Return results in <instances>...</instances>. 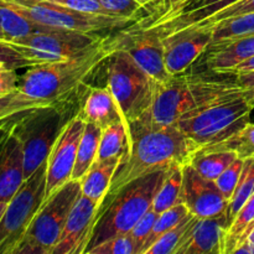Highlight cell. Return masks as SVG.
Listing matches in <instances>:
<instances>
[{
	"label": "cell",
	"mask_w": 254,
	"mask_h": 254,
	"mask_svg": "<svg viewBox=\"0 0 254 254\" xmlns=\"http://www.w3.org/2000/svg\"><path fill=\"white\" fill-rule=\"evenodd\" d=\"M129 139L102 205L122 188L154 171L191 163L200 150L178 126H155L140 118L129 123ZM101 205V206H102Z\"/></svg>",
	"instance_id": "6da1fadb"
},
{
	"label": "cell",
	"mask_w": 254,
	"mask_h": 254,
	"mask_svg": "<svg viewBox=\"0 0 254 254\" xmlns=\"http://www.w3.org/2000/svg\"><path fill=\"white\" fill-rule=\"evenodd\" d=\"M121 35L101 36L83 51L62 61L29 67L17 89L41 104H51L76 96L79 87L119 49Z\"/></svg>",
	"instance_id": "7a4b0ae2"
},
{
	"label": "cell",
	"mask_w": 254,
	"mask_h": 254,
	"mask_svg": "<svg viewBox=\"0 0 254 254\" xmlns=\"http://www.w3.org/2000/svg\"><path fill=\"white\" fill-rule=\"evenodd\" d=\"M240 88L235 73L188 69L158 83L153 104L141 118L155 126H175L186 114Z\"/></svg>",
	"instance_id": "3957f363"
},
{
	"label": "cell",
	"mask_w": 254,
	"mask_h": 254,
	"mask_svg": "<svg viewBox=\"0 0 254 254\" xmlns=\"http://www.w3.org/2000/svg\"><path fill=\"white\" fill-rule=\"evenodd\" d=\"M254 109V89L240 88L179 119L178 128L200 149L217 145L237 133Z\"/></svg>",
	"instance_id": "277c9868"
},
{
	"label": "cell",
	"mask_w": 254,
	"mask_h": 254,
	"mask_svg": "<svg viewBox=\"0 0 254 254\" xmlns=\"http://www.w3.org/2000/svg\"><path fill=\"white\" fill-rule=\"evenodd\" d=\"M168 170L154 171L131 181L108 202L99 206L84 254L114 236L130 232L139 218L151 207Z\"/></svg>",
	"instance_id": "5b68a950"
},
{
	"label": "cell",
	"mask_w": 254,
	"mask_h": 254,
	"mask_svg": "<svg viewBox=\"0 0 254 254\" xmlns=\"http://www.w3.org/2000/svg\"><path fill=\"white\" fill-rule=\"evenodd\" d=\"M78 112V103L73 97H69L56 103L36 107L12 118V128L24 151L25 179L47 160L61 131Z\"/></svg>",
	"instance_id": "8992f818"
},
{
	"label": "cell",
	"mask_w": 254,
	"mask_h": 254,
	"mask_svg": "<svg viewBox=\"0 0 254 254\" xmlns=\"http://www.w3.org/2000/svg\"><path fill=\"white\" fill-rule=\"evenodd\" d=\"M158 82L119 47L107 60V87L128 123L145 116L153 104Z\"/></svg>",
	"instance_id": "52a82bcc"
},
{
	"label": "cell",
	"mask_w": 254,
	"mask_h": 254,
	"mask_svg": "<svg viewBox=\"0 0 254 254\" xmlns=\"http://www.w3.org/2000/svg\"><path fill=\"white\" fill-rule=\"evenodd\" d=\"M79 195L81 181L69 180L45 198L15 254H52Z\"/></svg>",
	"instance_id": "ba28073f"
},
{
	"label": "cell",
	"mask_w": 254,
	"mask_h": 254,
	"mask_svg": "<svg viewBox=\"0 0 254 254\" xmlns=\"http://www.w3.org/2000/svg\"><path fill=\"white\" fill-rule=\"evenodd\" d=\"M46 197V161L7 202L0 220V254H15Z\"/></svg>",
	"instance_id": "9c48e42d"
},
{
	"label": "cell",
	"mask_w": 254,
	"mask_h": 254,
	"mask_svg": "<svg viewBox=\"0 0 254 254\" xmlns=\"http://www.w3.org/2000/svg\"><path fill=\"white\" fill-rule=\"evenodd\" d=\"M11 9L19 12L25 19L39 26L50 29L71 30V31L98 34L121 27H128L135 20L122 16L87 14L68 7L60 6L52 2H21L15 0H4Z\"/></svg>",
	"instance_id": "30bf717a"
},
{
	"label": "cell",
	"mask_w": 254,
	"mask_h": 254,
	"mask_svg": "<svg viewBox=\"0 0 254 254\" xmlns=\"http://www.w3.org/2000/svg\"><path fill=\"white\" fill-rule=\"evenodd\" d=\"M101 36L97 34L46 29L16 39H6L11 46L21 52L34 66L62 61L83 51Z\"/></svg>",
	"instance_id": "8fae6325"
},
{
	"label": "cell",
	"mask_w": 254,
	"mask_h": 254,
	"mask_svg": "<svg viewBox=\"0 0 254 254\" xmlns=\"http://www.w3.org/2000/svg\"><path fill=\"white\" fill-rule=\"evenodd\" d=\"M119 47L154 81L164 83L171 78L165 66L163 39L155 29L135 24L119 31Z\"/></svg>",
	"instance_id": "7c38bea8"
},
{
	"label": "cell",
	"mask_w": 254,
	"mask_h": 254,
	"mask_svg": "<svg viewBox=\"0 0 254 254\" xmlns=\"http://www.w3.org/2000/svg\"><path fill=\"white\" fill-rule=\"evenodd\" d=\"M86 122L76 114L61 131L46 160V197L72 180L77 149ZM45 197V198H46Z\"/></svg>",
	"instance_id": "4fadbf2b"
},
{
	"label": "cell",
	"mask_w": 254,
	"mask_h": 254,
	"mask_svg": "<svg viewBox=\"0 0 254 254\" xmlns=\"http://www.w3.org/2000/svg\"><path fill=\"white\" fill-rule=\"evenodd\" d=\"M180 202L185 203L191 215L198 218L226 215L228 206V200L218 190L215 181L203 178L191 164L184 166Z\"/></svg>",
	"instance_id": "5bb4252c"
},
{
	"label": "cell",
	"mask_w": 254,
	"mask_h": 254,
	"mask_svg": "<svg viewBox=\"0 0 254 254\" xmlns=\"http://www.w3.org/2000/svg\"><path fill=\"white\" fill-rule=\"evenodd\" d=\"M165 66L171 76L190 69L211 44L208 29H185L161 35Z\"/></svg>",
	"instance_id": "9a60e30c"
},
{
	"label": "cell",
	"mask_w": 254,
	"mask_h": 254,
	"mask_svg": "<svg viewBox=\"0 0 254 254\" xmlns=\"http://www.w3.org/2000/svg\"><path fill=\"white\" fill-rule=\"evenodd\" d=\"M12 118L0 123V201L5 202L25 181L24 151L12 128Z\"/></svg>",
	"instance_id": "2e32d148"
},
{
	"label": "cell",
	"mask_w": 254,
	"mask_h": 254,
	"mask_svg": "<svg viewBox=\"0 0 254 254\" xmlns=\"http://www.w3.org/2000/svg\"><path fill=\"white\" fill-rule=\"evenodd\" d=\"M99 205L84 195L74 202L52 254H84Z\"/></svg>",
	"instance_id": "e0dca14e"
},
{
	"label": "cell",
	"mask_w": 254,
	"mask_h": 254,
	"mask_svg": "<svg viewBox=\"0 0 254 254\" xmlns=\"http://www.w3.org/2000/svg\"><path fill=\"white\" fill-rule=\"evenodd\" d=\"M253 56L254 34H251L222 44L210 45L196 62L200 69L227 72Z\"/></svg>",
	"instance_id": "ac0fdd59"
},
{
	"label": "cell",
	"mask_w": 254,
	"mask_h": 254,
	"mask_svg": "<svg viewBox=\"0 0 254 254\" xmlns=\"http://www.w3.org/2000/svg\"><path fill=\"white\" fill-rule=\"evenodd\" d=\"M226 230V215L197 218L176 254H223V237Z\"/></svg>",
	"instance_id": "d6986e66"
},
{
	"label": "cell",
	"mask_w": 254,
	"mask_h": 254,
	"mask_svg": "<svg viewBox=\"0 0 254 254\" xmlns=\"http://www.w3.org/2000/svg\"><path fill=\"white\" fill-rule=\"evenodd\" d=\"M236 1L238 0H190L178 11L166 15L144 27H151L160 35H168L191 26Z\"/></svg>",
	"instance_id": "ffe728a7"
},
{
	"label": "cell",
	"mask_w": 254,
	"mask_h": 254,
	"mask_svg": "<svg viewBox=\"0 0 254 254\" xmlns=\"http://www.w3.org/2000/svg\"><path fill=\"white\" fill-rule=\"evenodd\" d=\"M79 117L87 123H92L103 130L116 123H128L108 87H89L84 101L79 107ZM129 131V127H128Z\"/></svg>",
	"instance_id": "44dd1931"
},
{
	"label": "cell",
	"mask_w": 254,
	"mask_h": 254,
	"mask_svg": "<svg viewBox=\"0 0 254 254\" xmlns=\"http://www.w3.org/2000/svg\"><path fill=\"white\" fill-rule=\"evenodd\" d=\"M122 158H113L103 161H96L86 175L81 179V192L99 206L103 202L109 190L114 173Z\"/></svg>",
	"instance_id": "7402d4cb"
},
{
	"label": "cell",
	"mask_w": 254,
	"mask_h": 254,
	"mask_svg": "<svg viewBox=\"0 0 254 254\" xmlns=\"http://www.w3.org/2000/svg\"><path fill=\"white\" fill-rule=\"evenodd\" d=\"M102 129L92 123L84 124L83 133L77 149L76 164H74L72 180H81L91 166L96 163L101 141Z\"/></svg>",
	"instance_id": "603a6c76"
},
{
	"label": "cell",
	"mask_w": 254,
	"mask_h": 254,
	"mask_svg": "<svg viewBox=\"0 0 254 254\" xmlns=\"http://www.w3.org/2000/svg\"><path fill=\"white\" fill-rule=\"evenodd\" d=\"M237 159L233 151L225 149H200L191 159V165L198 174L215 181Z\"/></svg>",
	"instance_id": "cb8c5ba5"
},
{
	"label": "cell",
	"mask_w": 254,
	"mask_h": 254,
	"mask_svg": "<svg viewBox=\"0 0 254 254\" xmlns=\"http://www.w3.org/2000/svg\"><path fill=\"white\" fill-rule=\"evenodd\" d=\"M185 166V165H184ZM184 166L174 165L169 168L160 188L155 193L151 207L158 213L173 207L180 202L181 190H183Z\"/></svg>",
	"instance_id": "d4e9b609"
},
{
	"label": "cell",
	"mask_w": 254,
	"mask_h": 254,
	"mask_svg": "<svg viewBox=\"0 0 254 254\" xmlns=\"http://www.w3.org/2000/svg\"><path fill=\"white\" fill-rule=\"evenodd\" d=\"M198 29H208L211 32V44H222L231 41L237 37L247 36L254 34V12L232 17V19L223 20V21L213 24L207 27H198Z\"/></svg>",
	"instance_id": "484cf974"
},
{
	"label": "cell",
	"mask_w": 254,
	"mask_h": 254,
	"mask_svg": "<svg viewBox=\"0 0 254 254\" xmlns=\"http://www.w3.org/2000/svg\"><path fill=\"white\" fill-rule=\"evenodd\" d=\"M128 127L126 123H116L102 130L96 161L122 158L128 146Z\"/></svg>",
	"instance_id": "4316f807"
},
{
	"label": "cell",
	"mask_w": 254,
	"mask_h": 254,
	"mask_svg": "<svg viewBox=\"0 0 254 254\" xmlns=\"http://www.w3.org/2000/svg\"><path fill=\"white\" fill-rule=\"evenodd\" d=\"M197 218L198 217L190 213L180 223H178L173 228H170L168 232L160 236L144 254H176L179 248L185 242L189 232L195 225Z\"/></svg>",
	"instance_id": "83f0119b"
},
{
	"label": "cell",
	"mask_w": 254,
	"mask_h": 254,
	"mask_svg": "<svg viewBox=\"0 0 254 254\" xmlns=\"http://www.w3.org/2000/svg\"><path fill=\"white\" fill-rule=\"evenodd\" d=\"M0 27L4 32V39H16L26 36L32 32L44 31L50 27L39 26L30 20L25 19L22 15L15 11L4 0H0Z\"/></svg>",
	"instance_id": "f1b7e54d"
},
{
	"label": "cell",
	"mask_w": 254,
	"mask_h": 254,
	"mask_svg": "<svg viewBox=\"0 0 254 254\" xmlns=\"http://www.w3.org/2000/svg\"><path fill=\"white\" fill-rule=\"evenodd\" d=\"M254 223V193L245 203L235 220L227 227L223 237V254H233L245 233Z\"/></svg>",
	"instance_id": "f546056e"
},
{
	"label": "cell",
	"mask_w": 254,
	"mask_h": 254,
	"mask_svg": "<svg viewBox=\"0 0 254 254\" xmlns=\"http://www.w3.org/2000/svg\"><path fill=\"white\" fill-rule=\"evenodd\" d=\"M254 193V160H245L242 175H241L238 185L228 202L227 211H226V220L227 227L232 223L241 208L245 203L252 197Z\"/></svg>",
	"instance_id": "4dcf8cb0"
},
{
	"label": "cell",
	"mask_w": 254,
	"mask_h": 254,
	"mask_svg": "<svg viewBox=\"0 0 254 254\" xmlns=\"http://www.w3.org/2000/svg\"><path fill=\"white\" fill-rule=\"evenodd\" d=\"M203 149H225L233 151L243 160H254V123L250 122L227 140Z\"/></svg>",
	"instance_id": "1f68e13d"
},
{
	"label": "cell",
	"mask_w": 254,
	"mask_h": 254,
	"mask_svg": "<svg viewBox=\"0 0 254 254\" xmlns=\"http://www.w3.org/2000/svg\"><path fill=\"white\" fill-rule=\"evenodd\" d=\"M190 215V211L186 207L185 203L179 202L176 203L173 207L168 208V210L163 211L161 213H159L158 218L155 221V225H154L153 231H151L150 236H149L148 241H146L145 246H144L143 253H145V251L158 240L160 236H163L164 233L168 232L170 228H173L174 226H176L178 223H180L181 221L185 217Z\"/></svg>",
	"instance_id": "d6a6232c"
},
{
	"label": "cell",
	"mask_w": 254,
	"mask_h": 254,
	"mask_svg": "<svg viewBox=\"0 0 254 254\" xmlns=\"http://www.w3.org/2000/svg\"><path fill=\"white\" fill-rule=\"evenodd\" d=\"M41 106H46V104L37 103V102L27 98L19 89H16L12 93L0 96V123L12 118V117L19 116L24 112Z\"/></svg>",
	"instance_id": "836d02e7"
},
{
	"label": "cell",
	"mask_w": 254,
	"mask_h": 254,
	"mask_svg": "<svg viewBox=\"0 0 254 254\" xmlns=\"http://www.w3.org/2000/svg\"><path fill=\"white\" fill-rule=\"evenodd\" d=\"M254 12V0H238V1L233 2V4L228 5L225 9L220 10V11L215 12L211 16L206 17V19L201 20V21L196 22V24L191 25V26L185 27V29H198V27H207L213 24L223 21V20L232 19V17L241 16V15L250 14ZM183 29V30H185ZM181 31V30H179ZM176 32V31H175Z\"/></svg>",
	"instance_id": "e575fe53"
},
{
	"label": "cell",
	"mask_w": 254,
	"mask_h": 254,
	"mask_svg": "<svg viewBox=\"0 0 254 254\" xmlns=\"http://www.w3.org/2000/svg\"><path fill=\"white\" fill-rule=\"evenodd\" d=\"M87 254H138V250L131 236L123 233L104 241Z\"/></svg>",
	"instance_id": "d590c367"
},
{
	"label": "cell",
	"mask_w": 254,
	"mask_h": 254,
	"mask_svg": "<svg viewBox=\"0 0 254 254\" xmlns=\"http://www.w3.org/2000/svg\"><path fill=\"white\" fill-rule=\"evenodd\" d=\"M243 166H245V160L237 158L215 180L216 186L222 192V195L227 198L228 202H230L231 197H232L233 192H235L236 188H237L238 181H240L241 175H242Z\"/></svg>",
	"instance_id": "8d00e7d4"
},
{
	"label": "cell",
	"mask_w": 254,
	"mask_h": 254,
	"mask_svg": "<svg viewBox=\"0 0 254 254\" xmlns=\"http://www.w3.org/2000/svg\"><path fill=\"white\" fill-rule=\"evenodd\" d=\"M158 215L159 213L156 212L153 207H150L140 218H139L138 222L134 225V227L131 228L130 232H129V235L131 236V238H133L134 242H135L138 254L143 253L144 246H145L146 241H148L149 236H150L151 231H153V227L154 225H155Z\"/></svg>",
	"instance_id": "74e56055"
},
{
	"label": "cell",
	"mask_w": 254,
	"mask_h": 254,
	"mask_svg": "<svg viewBox=\"0 0 254 254\" xmlns=\"http://www.w3.org/2000/svg\"><path fill=\"white\" fill-rule=\"evenodd\" d=\"M102 6L114 16L128 17L131 20H138V15L144 9L138 0H98Z\"/></svg>",
	"instance_id": "f35d334b"
},
{
	"label": "cell",
	"mask_w": 254,
	"mask_h": 254,
	"mask_svg": "<svg viewBox=\"0 0 254 254\" xmlns=\"http://www.w3.org/2000/svg\"><path fill=\"white\" fill-rule=\"evenodd\" d=\"M0 66H7L10 68L19 69L25 67H32V62L27 60L21 52L7 42L6 39L0 37Z\"/></svg>",
	"instance_id": "ab89813d"
},
{
	"label": "cell",
	"mask_w": 254,
	"mask_h": 254,
	"mask_svg": "<svg viewBox=\"0 0 254 254\" xmlns=\"http://www.w3.org/2000/svg\"><path fill=\"white\" fill-rule=\"evenodd\" d=\"M188 1H190V0H156L153 4V6H151L150 11H149V16L138 20L136 24L143 25V26L151 24V22L166 16V15H170L173 12L178 11Z\"/></svg>",
	"instance_id": "60d3db41"
},
{
	"label": "cell",
	"mask_w": 254,
	"mask_h": 254,
	"mask_svg": "<svg viewBox=\"0 0 254 254\" xmlns=\"http://www.w3.org/2000/svg\"><path fill=\"white\" fill-rule=\"evenodd\" d=\"M52 4L60 5V6L68 7V9L76 10V11L87 12V14H98L107 15V16H114L109 14L106 9L101 5L98 0H51Z\"/></svg>",
	"instance_id": "b9f144b4"
},
{
	"label": "cell",
	"mask_w": 254,
	"mask_h": 254,
	"mask_svg": "<svg viewBox=\"0 0 254 254\" xmlns=\"http://www.w3.org/2000/svg\"><path fill=\"white\" fill-rule=\"evenodd\" d=\"M19 76L16 69L7 66H0V96L12 93L19 86Z\"/></svg>",
	"instance_id": "7bdbcfd3"
},
{
	"label": "cell",
	"mask_w": 254,
	"mask_h": 254,
	"mask_svg": "<svg viewBox=\"0 0 254 254\" xmlns=\"http://www.w3.org/2000/svg\"><path fill=\"white\" fill-rule=\"evenodd\" d=\"M236 253H247V254H254V223L250 227V230L245 233L242 240L240 241L238 246L236 247Z\"/></svg>",
	"instance_id": "ee69618b"
},
{
	"label": "cell",
	"mask_w": 254,
	"mask_h": 254,
	"mask_svg": "<svg viewBox=\"0 0 254 254\" xmlns=\"http://www.w3.org/2000/svg\"><path fill=\"white\" fill-rule=\"evenodd\" d=\"M237 83L245 89H254V71L236 74Z\"/></svg>",
	"instance_id": "f6af8a7d"
},
{
	"label": "cell",
	"mask_w": 254,
	"mask_h": 254,
	"mask_svg": "<svg viewBox=\"0 0 254 254\" xmlns=\"http://www.w3.org/2000/svg\"><path fill=\"white\" fill-rule=\"evenodd\" d=\"M254 71V56L252 59L247 60V61L242 62V64H237L236 67L231 68L230 71H227L228 73H235V74H240V73H246V72H251Z\"/></svg>",
	"instance_id": "bcb514c9"
},
{
	"label": "cell",
	"mask_w": 254,
	"mask_h": 254,
	"mask_svg": "<svg viewBox=\"0 0 254 254\" xmlns=\"http://www.w3.org/2000/svg\"><path fill=\"white\" fill-rule=\"evenodd\" d=\"M138 1L143 5L144 9H145V11L149 14V11H150L151 6H153V4H154V0H138Z\"/></svg>",
	"instance_id": "7dc6e473"
},
{
	"label": "cell",
	"mask_w": 254,
	"mask_h": 254,
	"mask_svg": "<svg viewBox=\"0 0 254 254\" xmlns=\"http://www.w3.org/2000/svg\"><path fill=\"white\" fill-rule=\"evenodd\" d=\"M6 205L7 202H5V201H0V220H1L2 213H4L5 208H6Z\"/></svg>",
	"instance_id": "c3c4849f"
},
{
	"label": "cell",
	"mask_w": 254,
	"mask_h": 254,
	"mask_svg": "<svg viewBox=\"0 0 254 254\" xmlns=\"http://www.w3.org/2000/svg\"><path fill=\"white\" fill-rule=\"evenodd\" d=\"M15 1H21V2H50L51 0H15Z\"/></svg>",
	"instance_id": "681fc988"
},
{
	"label": "cell",
	"mask_w": 254,
	"mask_h": 254,
	"mask_svg": "<svg viewBox=\"0 0 254 254\" xmlns=\"http://www.w3.org/2000/svg\"><path fill=\"white\" fill-rule=\"evenodd\" d=\"M0 37H2V39H4V37H5L4 32H2V30H1V27H0Z\"/></svg>",
	"instance_id": "f907efd6"
}]
</instances>
